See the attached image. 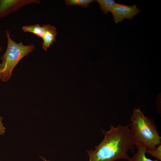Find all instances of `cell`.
<instances>
[{
  "label": "cell",
  "instance_id": "cell-1",
  "mask_svg": "<svg viewBox=\"0 0 161 161\" xmlns=\"http://www.w3.org/2000/svg\"><path fill=\"white\" fill-rule=\"evenodd\" d=\"M113 125L106 131L102 129L104 137L102 142L93 150L87 151L89 161H115L123 159L129 161L131 157L128 152H134V139L132 131L129 127Z\"/></svg>",
  "mask_w": 161,
  "mask_h": 161
},
{
  "label": "cell",
  "instance_id": "cell-2",
  "mask_svg": "<svg viewBox=\"0 0 161 161\" xmlns=\"http://www.w3.org/2000/svg\"><path fill=\"white\" fill-rule=\"evenodd\" d=\"M130 125L136 146H142L147 149L161 143V137L152 119L145 116L140 108L133 111Z\"/></svg>",
  "mask_w": 161,
  "mask_h": 161
},
{
  "label": "cell",
  "instance_id": "cell-3",
  "mask_svg": "<svg viewBox=\"0 0 161 161\" xmlns=\"http://www.w3.org/2000/svg\"><path fill=\"white\" fill-rule=\"evenodd\" d=\"M5 33L7 44L6 50L1 58L0 79L6 82L10 79L13 69L19 60L33 51L35 45L32 44L24 45L22 42L16 43L10 38L9 30H6Z\"/></svg>",
  "mask_w": 161,
  "mask_h": 161
},
{
  "label": "cell",
  "instance_id": "cell-4",
  "mask_svg": "<svg viewBox=\"0 0 161 161\" xmlns=\"http://www.w3.org/2000/svg\"><path fill=\"white\" fill-rule=\"evenodd\" d=\"M110 12L114 21L117 23L125 18L131 20L140 13V10L135 5L129 6L116 3Z\"/></svg>",
  "mask_w": 161,
  "mask_h": 161
},
{
  "label": "cell",
  "instance_id": "cell-5",
  "mask_svg": "<svg viewBox=\"0 0 161 161\" xmlns=\"http://www.w3.org/2000/svg\"><path fill=\"white\" fill-rule=\"evenodd\" d=\"M40 2L38 0H0V18L16 11L24 5Z\"/></svg>",
  "mask_w": 161,
  "mask_h": 161
},
{
  "label": "cell",
  "instance_id": "cell-6",
  "mask_svg": "<svg viewBox=\"0 0 161 161\" xmlns=\"http://www.w3.org/2000/svg\"><path fill=\"white\" fill-rule=\"evenodd\" d=\"M47 29L45 33L42 38L43 42L41 43L42 48L45 50L54 42H56L55 37L57 33L56 28L50 25H46Z\"/></svg>",
  "mask_w": 161,
  "mask_h": 161
},
{
  "label": "cell",
  "instance_id": "cell-7",
  "mask_svg": "<svg viewBox=\"0 0 161 161\" xmlns=\"http://www.w3.org/2000/svg\"><path fill=\"white\" fill-rule=\"evenodd\" d=\"M46 29V25H43L41 27L38 24L27 25L22 27V30L24 32L32 33L42 38L45 33Z\"/></svg>",
  "mask_w": 161,
  "mask_h": 161
},
{
  "label": "cell",
  "instance_id": "cell-8",
  "mask_svg": "<svg viewBox=\"0 0 161 161\" xmlns=\"http://www.w3.org/2000/svg\"><path fill=\"white\" fill-rule=\"evenodd\" d=\"M136 147L137 150V152L129 161H159L157 159L152 160L147 158L145 156L146 149L145 148L140 146Z\"/></svg>",
  "mask_w": 161,
  "mask_h": 161
},
{
  "label": "cell",
  "instance_id": "cell-9",
  "mask_svg": "<svg viewBox=\"0 0 161 161\" xmlns=\"http://www.w3.org/2000/svg\"><path fill=\"white\" fill-rule=\"evenodd\" d=\"M99 4L100 8L103 14H106L111 11L116 3L113 0H96Z\"/></svg>",
  "mask_w": 161,
  "mask_h": 161
},
{
  "label": "cell",
  "instance_id": "cell-10",
  "mask_svg": "<svg viewBox=\"0 0 161 161\" xmlns=\"http://www.w3.org/2000/svg\"><path fill=\"white\" fill-rule=\"evenodd\" d=\"M94 1L93 0H66L65 3L68 6L79 5L86 8L90 4Z\"/></svg>",
  "mask_w": 161,
  "mask_h": 161
},
{
  "label": "cell",
  "instance_id": "cell-11",
  "mask_svg": "<svg viewBox=\"0 0 161 161\" xmlns=\"http://www.w3.org/2000/svg\"><path fill=\"white\" fill-rule=\"evenodd\" d=\"M148 153L155 157L158 160H161V143L154 147L146 150Z\"/></svg>",
  "mask_w": 161,
  "mask_h": 161
},
{
  "label": "cell",
  "instance_id": "cell-12",
  "mask_svg": "<svg viewBox=\"0 0 161 161\" xmlns=\"http://www.w3.org/2000/svg\"><path fill=\"white\" fill-rule=\"evenodd\" d=\"M2 117H0V134L4 135L5 133V127L3 126L2 123Z\"/></svg>",
  "mask_w": 161,
  "mask_h": 161
},
{
  "label": "cell",
  "instance_id": "cell-13",
  "mask_svg": "<svg viewBox=\"0 0 161 161\" xmlns=\"http://www.w3.org/2000/svg\"><path fill=\"white\" fill-rule=\"evenodd\" d=\"M41 158L44 161H49V160H47L43 157H41Z\"/></svg>",
  "mask_w": 161,
  "mask_h": 161
},
{
  "label": "cell",
  "instance_id": "cell-14",
  "mask_svg": "<svg viewBox=\"0 0 161 161\" xmlns=\"http://www.w3.org/2000/svg\"><path fill=\"white\" fill-rule=\"evenodd\" d=\"M1 47H0V52L1 51Z\"/></svg>",
  "mask_w": 161,
  "mask_h": 161
}]
</instances>
